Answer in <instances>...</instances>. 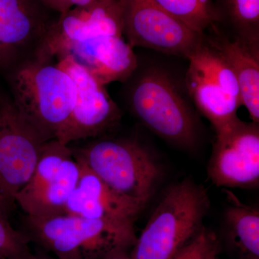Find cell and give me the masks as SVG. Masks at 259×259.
<instances>
[{"mask_svg":"<svg viewBox=\"0 0 259 259\" xmlns=\"http://www.w3.org/2000/svg\"><path fill=\"white\" fill-rule=\"evenodd\" d=\"M11 101L45 141L57 139L74 109L76 88L55 60L35 56L5 74Z\"/></svg>","mask_w":259,"mask_h":259,"instance_id":"obj_1","label":"cell"},{"mask_svg":"<svg viewBox=\"0 0 259 259\" xmlns=\"http://www.w3.org/2000/svg\"><path fill=\"white\" fill-rule=\"evenodd\" d=\"M22 231L30 242L57 259H100L118 250H128L137 240L132 223L66 213L46 218L26 214Z\"/></svg>","mask_w":259,"mask_h":259,"instance_id":"obj_2","label":"cell"},{"mask_svg":"<svg viewBox=\"0 0 259 259\" xmlns=\"http://www.w3.org/2000/svg\"><path fill=\"white\" fill-rule=\"evenodd\" d=\"M187 97L171 75L154 66L138 74L127 94L130 109L143 125L166 142L192 151L200 127Z\"/></svg>","mask_w":259,"mask_h":259,"instance_id":"obj_3","label":"cell"},{"mask_svg":"<svg viewBox=\"0 0 259 259\" xmlns=\"http://www.w3.org/2000/svg\"><path fill=\"white\" fill-rule=\"evenodd\" d=\"M210 201L205 189L185 179L167 189L137 237L132 259H174L204 228Z\"/></svg>","mask_w":259,"mask_h":259,"instance_id":"obj_4","label":"cell"},{"mask_svg":"<svg viewBox=\"0 0 259 259\" xmlns=\"http://www.w3.org/2000/svg\"><path fill=\"white\" fill-rule=\"evenodd\" d=\"M76 159L119 193L146 204L162 168L151 151L134 139H98L72 148Z\"/></svg>","mask_w":259,"mask_h":259,"instance_id":"obj_5","label":"cell"},{"mask_svg":"<svg viewBox=\"0 0 259 259\" xmlns=\"http://www.w3.org/2000/svg\"><path fill=\"white\" fill-rule=\"evenodd\" d=\"M185 86L197 111L212 124L215 134L239 120L241 93L229 65L204 35L202 44L187 58Z\"/></svg>","mask_w":259,"mask_h":259,"instance_id":"obj_6","label":"cell"},{"mask_svg":"<svg viewBox=\"0 0 259 259\" xmlns=\"http://www.w3.org/2000/svg\"><path fill=\"white\" fill-rule=\"evenodd\" d=\"M81 175V165L69 145L47 141L31 177L15 202L27 215L46 218L64 214Z\"/></svg>","mask_w":259,"mask_h":259,"instance_id":"obj_7","label":"cell"},{"mask_svg":"<svg viewBox=\"0 0 259 259\" xmlns=\"http://www.w3.org/2000/svg\"><path fill=\"white\" fill-rule=\"evenodd\" d=\"M46 142L11 99L0 96V207L8 214L31 177Z\"/></svg>","mask_w":259,"mask_h":259,"instance_id":"obj_8","label":"cell"},{"mask_svg":"<svg viewBox=\"0 0 259 259\" xmlns=\"http://www.w3.org/2000/svg\"><path fill=\"white\" fill-rule=\"evenodd\" d=\"M123 36L134 49L142 47L186 59L205 34L194 31L153 0H120Z\"/></svg>","mask_w":259,"mask_h":259,"instance_id":"obj_9","label":"cell"},{"mask_svg":"<svg viewBox=\"0 0 259 259\" xmlns=\"http://www.w3.org/2000/svg\"><path fill=\"white\" fill-rule=\"evenodd\" d=\"M72 79L76 88L75 105L58 141L65 145L99 137L120 122L121 112L105 86L68 56L56 59Z\"/></svg>","mask_w":259,"mask_h":259,"instance_id":"obj_10","label":"cell"},{"mask_svg":"<svg viewBox=\"0 0 259 259\" xmlns=\"http://www.w3.org/2000/svg\"><path fill=\"white\" fill-rule=\"evenodd\" d=\"M207 174L217 187L255 188L259 183L258 123L236 121L216 134Z\"/></svg>","mask_w":259,"mask_h":259,"instance_id":"obj_11","label":"cell"},{"mask_svg":"<svg viewBox=\"0 0 259 259\" xmlns=\"http://www.w3.org/2000/svg\"><path fill=\"white\" fill-rule=\"evenodd\" d=\"M101 34L123 35L120 0H95L60 13L51 22L37 56L56 60L72 44Z\"/></svg>","mask_w":259,"mask_h":259,"instance_id":"obj_12","label":"cell"},{"mask_svg":"<svg viewBox=\"0 0 259 259\" xmlns=\"http://www.w3.org/2000/svg\"><path fill=\"white\" fill-rule=\"evenodd\" d=\"M51 23L33 0H0V74L36 56Z\"/></svg>","mask_w":259,"mask_h":259,"instance_id":"obj_13","label":"cell"},{"mask_svg":"<svg viewBox=\"0 0 259 259\" xmlns=\"http://www.w3.org/2000/svg\"><path fill=\"white\" fill-rule=\"evenodd\" d=\"M77 161L81 165V175L64 212L90 219L134 224L146 204L113 190Z\"/></svg>","mask_w":259,"mask_h":259,"instance_id":"obj_14","label":"cell"},{"mask_svg":"<svg viewBox=\"0 0 259 259\" xmlns=\"http://www.w3.org/2000/svg\"><path fill=\"white\" fill-rule=\"evenodd\" d=\"M64 56L71 57L105 85L127 81L138 68L134 49L122 35H95L72 44L56 59Z\"/></svg>","mask_w":259,"mask_h":259,"instance_id":"obj_15","label":"cell"},{"mask_svg":"<svg viewBox=\"0 0 259 259\" xmlns=\"http://www.w3.org/2000/svg\"><path fill=\"white\" fill-rule=\"evenodd\" d=\"M212 35L207 40L217 49L236 76L241 93V104L252 121L259 122V51L240 39L227 36L217 29L208 31Z\"/></svg>","mask_w":259,"mask_h":259,"instance_id":"obj_16","label":"cell"},{"mask_svg":"<svg viewBox=\"0 0 259 259\" xmlns=\"http://www.w3.org/2000/svg\"><path fill=\"white\" fill-rule=\"evenodd\" d=\"M227 206L223 218V240L234 259H259L258 209L242 203L226 191Z\"/></svg>","mask_w":259,"mask_h":259,"instance_id":"obj_17","label":"cell"},{"mask_svg":"<svg viewBox=\"0 0 259 259\" xmlns=\"http://www.w3.org/2000/svg\"><path fill=\"white\" fill-rule=\"evenodd\" d=\"M153 1L199 34H205L222 20L214 0Z\"/></svg>","mask_w":259,"mask_h":259,"instance_id":"obj_18","label":"cell"},{"mask_svg":"<svg viewBox=\"0 0 259 259\" xmlns=\"http://www.w3.org/2000/svg\"><path fill=\"white\" fill-rule=\"evenodd\" d=\"M223 11L233 29V36L259 50V0H222Z\"/></svg>","mask_w":259,"mask_h":259,"instance_id":"obj_19","label":"cell"},{"mask_svg":"<svg viewBox=\"0 0 259 259\" xmlns=\"http://www.w3.org/2000/svg\"><path fill=\"white\" fill-rule=\"evenodd\" d=\"M8 213L0 207V259H30V241L22 231L10 224Z\"/></svg>","mask_w":259,"mask_h":259,"instance_id":"obj_20","label":"cell"},{"mask_svg":"<svg viewBox=\"0 0 259 259\" xmlns=\"http://www.w3.org/2000/svg\"><path fill=\"white\" fill-rule=\"evenodd\" d=\"M221 244L214 232L202 228L174 259H218Z\"/></svg>","mask_w":259,"mask_h":259,"instance_id":"obj_21","label":"cell"},{"mask_svg":"<svg viewBox=\"0 0 259 259\" xmlns=\"http://www.w3.org/2000/svg\"><path fill=\"white\" fill-rule=\"evenodd\" d=\"M94 1L95 0H42L48 8L58 12L59 14L74 7L83 6Z\"/></svg>","mask_w":259,"mask_h":259,"instance_id":"obj_22","label":"cell"},{"mask_svg":"<svg viewBox=\"0 0 259 259\" xmlns=\"http://www.w3.org/2000/svg\"><path fill=\"white\" fill-rule=\"evenodd\" d=\"M100 259H132L127 250H122L113 252Z\"/></svg>","mask_w":259,"mask_h":259,"instance_id":"obj_23","label":"cell"},{"mask_svg":"<svg viewBox=\"0 0 259 259\" xmlns=\"http://www.w3.org/2000/svg\"><path fill=\"white\" fill-rule=\"evenodd\" d=\"M30 259H54V258H50V257L44 256V255H41L34 254L33 256H32V258Z\"/></svg>","mask_w":259,"mask_h":259,"instance_id":"obj_24","label":"cell"}]
</instances>
